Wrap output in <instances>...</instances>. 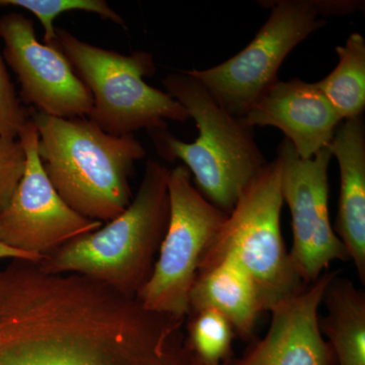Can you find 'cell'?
<instances>
[{
	"label": "cell",
	"mask_w": 365,
	"mask_h": 365,
	"mask_svg": "<svg viewBox=\"0 0 365 365\" xmlns=\"http://www.w3.org/2000/svg\"><path fill=\"white\" fill-rule=\"evenodd\" d=\"M184 324L86 276L0 265V365H201Z\"/></svg>",
	"instance_id": "cell-1"
},
{
	"label": "cell",
	"mask_w": 365,
	"mask_h": 365,
	"mask_svg": "<svg viewBox=\"0 0 365 365\" xmlns=\"http://www.w3.org/2000/svg\"><path fill=\"white\" fill-rule=\"evenodd\" d=\"M46 175L64 202L102 223L124 212L132 201L129 179L145 148L134 136H116L86 117L58 118L32 112Z\"/></svg>",
	"instance_id": "cell-2"
},
{
	"label": "cell",
	"mask_w": 365,
	"mask_h": 365,
	"mask_svg": "<svg viewBox=\"0 0 365 365\" xmlns=\"http://www.w3.org/2000/svg\"><path fill=\"white\" fill-rule=\"evenodd\" d=\"M170 170L150 158L138 191L122 215L46 255L39 267L86 276L136 297L150 279L169 225Z\"/></svg>",
	"instance_id": "cell-3"
},
{
	"label": "cell",
	"mask_w": 365,
	"mask_h": 365,
	"mask_svg": "<svg viewBox=\"0 0 365 365\" xmlns=\"http://www.w3.org/2000/svg\"><path fill=\"white\" fill-rule=\"evenodd\" d=\"M163 83L165 93L196 122L199 136L188 143L167 128L148 131L158 155L169 162L182 160L193 175L196 189L230 215L242 190L267 165L254 129L227 112L200 81L184 71L168 74Z\"/></svg>",
	"instance_id": "cell-4"
},
{
	"label": "cell",
	"mask_w": 365,
	"mask_h": 365,
	"mask_svg": "<svg viewBox=\"0 0 365 365\" xmlns=\"http://www.w3.org/2000/svg\"><path fill=\"white\" fill-rule=\"evenodd\" d=\"M71 62L90 91L93 105L88 119L112 135L145 129L167 128V120L186 122L188 113L165 91L153 88L144 78L157 71L153 55H129L104 49L56 29L54 43Z\"/></svg>",
	"instance_id": "cell-5"
},
{
	"label": "cell",
	"mask_w": 365,
	"mask_h": 365,
	"mask_svg": "<svg viewBox=\"0 0 365 365\" xmlns=\"http://www.w3.org/2000/svg\"><path fill=\"white\" fill-rule=\"evenodd\" d=\"M280 163L276 158L242 190L199 271L223 258H232L254 281L264 312L299 294L307 285L300 279L281 232Z\"/></svg>",
	"instance_id": "cell-6"
},
{
	"label": "cell",
	"mask_w": 365,
	"mask_h": 365,
	"mask_svg": "<svg viewBox=\"0 0 365 365\" xmlns=\"http://www.w3.org/2000/svg\"><path fill=\"white\" fill-rule=\"evenodd\" d=\"M168 186L169 225L153 273L136 299L150 311L186 319L201 261L227 215L196 189L185 165L170 170Z\"/></svg>",
	"instance_id": "cell-7"
},
{
	"label": "cell",
	"mask_w": 365,
	"mask_h": 365,
	"mask_svg": "<svg viewBox=\"0 0 365 365\" xmlns=\"http://www.w3.org/2000/svg\"><path fill=\"white\" fill-rule=\"evenodd\" d=\"M271 14L253 41L220 66L182 71L200 81L220 105L242 118L278 81L281 64L299 43L323 28L316 0L262 1Z\"/></svg>",
	"instance_id": "cell-8"
},
{
	"label": "cell",
	"mask_w": 365,
	"mask_h": 365,
	"mask_svg": "<svg viewBox=\"0 0 365 365\" xmlns=\"http://www.w3.org/2000/svg\"><path fill=\"white\" fill-rule=\"evenodd\" d=\"M332 158L326 148L304 160L287 138L277 148L281 193L292 213L290 260L306 285L318 280L332 262L350 260L330 222L329 167Z\"/></svg>",
	"instance_id": "cell-9"
},
{
	"label": "cell",
	"mask_w": 365,
	"mask_h": 365,
	"mask_svg": "<svg viewBox=\"0 0 365 365\" xmlns=\"http://www.w3.org/2000/svg\"><path fill=\"white\" fill-rule=\"evenodd\" d=\"M18 138L25 150L26 167L11 200L0 213V242L44 258L104 223L78 215L57 193L41 162L39 133L32 120Z\"/></svg>",
	"instance_id": "cell-10"
},
{
	"label": "cell",
	"mask_w": 365,
	"mask_h": 365,
	"mask_svg": "<svg viewBox=\"0 0 365 365\" xmlns=\"http://www.w3.org/2000/svg\"><path fill=\"white\" fill-rule=\"evenodd\" d=\"M0 38L4 60L20 83L21 101L53 117H88L90 91L58 46L38 40L32 20L20 13L4 14Z\"/></svg>",
	"instance_id": "cell-11"
},
{
	"label": "cell",
	"mask_w": 365,
	"mask_h": 365,
	"mask_svg": "<svg viewBox=\"0 0 365 365\" xmlns=\"http://www.w3.org/2000/svg\"><path fill=\"white\" fill-rule=\"evenodd\" d=\"M340 270L326 271L302 292L271 309L267 333L248 353L223 365H334L332 349L319 330V309Z\"/></svg>",
	"instance_id": "cell-12"
},
{
	"label": "cell",
	"mask_w": 365,
	"mask_h": 365,
	"mask_svg": "<svg viewBox=\"0 0 365 365\" xmlns=\"http://www.w3.org/2000/svg\"><path fill=\"white\" fill-rule=\"evenodd\" d=\"M241 119L253 129H279L304 160L326 148L343 121L316 83L299 78L278 79Z\"/></svg>",
	"instance_id": "cell-13"
},
{
	"label": "cell",
	"mask_w": 365,
	"mask_h": 365,
	"mask_svg": "<svg viewBox=\"0 0 365 365\" xmlns=\"http://www.w3.org/2000/svg\"><path fill=\"white\" fill-rule=\"evenodd\" d=\"M340 168V196L334 232L365 283V127L362 116L343 120L327 146Z\"/></svg>",
	"instance_id": "cell-14"
},
{
	"label": "cell",
	"mask_w": 365,
	"mask_h": 365,
	"mask_svg": "<svg viewBox=\"0 0 365 365\" xmlns=\"http://www.w3.org/2000/svg\"><path fill=\"white\" fill-rule=\"evenodd\" d=\"M190 312L213 309L248 339L263 313L260 294L247 271L232 258H223L199 271L190 294Z\"/></svg>",
	"instance_id": "cell-15"
},
{
	"label": "cell",
	"mask_w": 365,
	"mask_h": 365,
	"mask_svg": "<svg viewBox=\"0 0 365 365\" xmlns=\"http://www.w3.org/2000/svg\"><path fill=\"white\" fill-rule=\"evenodd\" d=\"M327 314L319 318L322 335L338 365H365V294L351 281L333 278L324 294Z\"/></svg>",
	"instance_id": "cell-16"
},
{
	"label": "cell",
	"mask_w": 365,
	"mask_h": 365,
	"mask_svg": "<svg viewBox=\"0 0 365 365\" xmlns=\"http://www.w3.org/2000/svg\"><path fill=\"white\" fill-rule=\"evenodd\" d=\"M338 64L325 78L316 83L342 120L360 117L365 109V40L353 33L336 47Z\"/></svg>",
	"instance_id": "cell-17"
},
{
	"label": "cell",
	"mask_w": 365,
	"mask_h": 365,
	"mask_svg": "<svg viewBox=\"0 0 365 365\" xmlns=\"http://www.w3.org/2000/svg\"><path fill=\"white\" fill-rule=\"evenodd\" d=\"M186 342L201 365H223L230 360L235 330L225 317L213 309L188 314Z\"/></svg>",
	"instance_id": "cell-18"
},
{
	"label": "cell",
	"mask_w": 365,
	"mask_h": 365,
	"mask_svg": "<svg viewBox=\"0 0 365 365\" xmlns=\"http://www.w3.org/2000/svg\"><path fill=\"white\" fill-rule=\"evenodd\" d=\"M0 6L21 7L37 16L44 29L43 43L48 45H52L56 39L55 19L69 11H81L97 14L103 20L126 26L122 16L105 0H0Z\"/></svg>",
	"instance_id": "cell-19"
},
{
	"label": "cell",
	"mask_w": 365,
	"mask_h": 365,
	"mask_svg": "<svg viewBox=\"0 0 365 365\" xmlns=\"http://www.w3.org/2000/svg\"><path fill=\"white\" fill-rule=\"evenodd\" d=\"M32 117V111L21 104L6 63L0 56V136L18 138Z\"/></svg>",
	"instance_id": "cell-20"
},
{
	"label": "cell",
	"mask_w": 365,
	"mask_h": 365,
	"mask_svg": "<svg viewBox=\"0 0 365 365\" xmlns=\"http://www.w3.org/2000/svg\"><path fill=\"white\" fill-rule=\"evenodd\" d=\"M25 167V150L19 138L0 136V213L11 200Z\"/></svg>",
	"instance_id": "cell-21"
},
{
	"label": "cell",
	"mask_w": 365,
	"mask_h": 365,
	"mask_svg": "<svg viewBox=\"0 0 365 365\" xmlns=\"http://www.w3.org/2000/svg\"><path fill=\"white\" fill-rule=\"evenodd\" d=\"M6 259H9V260H24L39 263V262L42 261L43 257L19 251V250L11 248V247L6 246L4 242H0V260H6Z\"/></svg>",
	"instance_id": "cell-22"
}]
</instances>
